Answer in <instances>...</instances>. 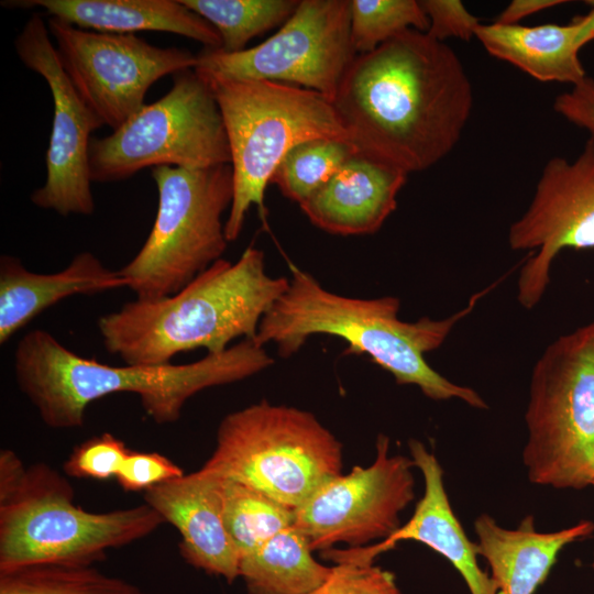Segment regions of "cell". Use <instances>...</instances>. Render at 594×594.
<instances>
[{
    "mask_svg": "<svg viewBox=\"0 0 594 594\" xmlns=\"http://www.w3.org/2000/svg\"><path fill=\"white\" fill-rule=\"evenodd\" d=\"M332 105L360 153L410 174L455 147L473 89L451 46L411 29L356 55Z\"/></svg>",
    "mask_w": 594,
    "mask_h": 594,
    "instance_id": "6da1fadb",
    "label": "cell"
},
{
    "mask_svg": "<svg viewBox=\"0 0 594 594\" xmlns=\"http://www.w3.org/2000/svg\"><path fill=\"white\" fill-rule=\"evenodd\" d=\"M13 358L19 389L53 429L80 428L92 402L117 393L138 395L155 424H174L199 392L243 381L274 363L254 338L187 364L116 366L78 355L42 329L26 332Z\"/></svg>",
    "mask_w": 594,
    "mask_h": 594,
    "instance_id": "7a4b0ae2",
    "label": "cell"
},
{
    "mask_svg": "<svg viewBox=\"0 0 594 594\" xmlns=\"http://www.w3.org/2000/svg\"><path fill=\"white\" fill-rule=\"evenodd\" d=\"M288 266V287L258 326L255 340L260 344L273 343L282 358H289L311 336L338 337L349 344V353L366 354L398 385H415L433 400L459 398L474 408H487L474 389L450 382L429 365L425 355L441 346L491 286L472 295L463 309L448 318L422 317L409 322L398 318L397 297H346L329 292L295 264Z\"/></svg>",
    "mask_w": 594,
    "mask_h": 594,
    "instance_id": "3957f363",
    "label": "cell"
},
{
    "mask_svg": "<svg viewBox=\"0 0 594 594\" xmlns=\"http://www.w3.org/2000/svg\"><path fill=\"white\" fill-rule=\"evenodd\" d=\"M289 278L266 272L262 250L248 246L235 262L220 258L177 293L135 299L98 319L106 350L125 364L163 365L199 348L221 353L254 339Z\"/></svg>",
    "mask_w": 594,
    "mask_h": 594,
    "instance_id": "277c9868",
    "label": "cell"
},
{
    "mask_svg": "<svg viewBox=\"0 0 594 594\" xmlns=\"http://www.w3.org/2000/svg\"><path fill=\"white\" fill-rule=\"evenodd\" d=\"M165 521L146 503L94 513L75 503L65 474L0 451V572L37 564L94 565Z\"/></svg>",
    "mask_w": 594,
    "mask_h": 594,
    "instance_id": "5b68a950",
    "label": "cell"
},
{
    "mask_svg": "<svg viewBox=\"0 0 594 594\" xmlns=\"http://www.w3.org/2000/svg\"><path fill=\"white\" fill-rule=\"evenodd\" d=\"M196 73L212 90L227 132L233 198L224 232L228 242H232L239 238L252 206L264 216L265 189L292 147L312 139H350L332 101L317 91L275 81Z\"/></svg>",
    "mask_w": 594,
    "mask_h": 594,
    "instance_id": "8992f818",
    "label": "cell"
},
{
    "mask_svg": "<svg viewBox=\"0 0 594 594\" xmlns=\"http://www.w3.org/2000/svg\"><path fill=\"white\" fill-rule=\"evenodd\" d=\"M342 468L341 442L312 413L261 400L224 416L200 469L295 510Z\"/></svg>",
    "mask_w": 594,
    "mask_h": 594,
    "instance_id": "52a82bcc",
    "label": "cell"
},
{
    "mask_svg": "<svg viewBox=\"0 0 594 594\" xmlns=\"http://www.w3.org/2000/svg\"><path fill=\"white\" fill-rule=\"evenodd\" d=\"M522 460L531 483H594V321L559 337L537 360L525 415Z\"/></svg>",
    "mask_w": 594,
    "mask_h": 594,
    "instance_id": "ba28073f",
    "label": "cell"
},
{
    "mask_svg": "<svg viewBox=\"0 0 594 594\" xmlns=\"http://www.w3.org/2000/svg\"><path fill=\"white\" fill-rule=\"evenodd\" d=\"M158 206L151 232L120 271L136 299L173 295L222 258L228 240L223 213L233 198L231 164L152 169Z\"/></svg>",
    "mask_w": 594,
    "mask_h": 594,
    "instance_id": "9c48e42d",
    "label": "cell"
},
{
    "mask_svg": "<svg viewBox=\"0 0 594 594\" xmlns=\"http://www.w3.org/2000/svg\"><path fill=\"white\" fill-rule=\"evenodd\" d=\"M221 112L208 84L193 69L173 75V87L111 134L92 139V183L130 178L145 167L189 169L230 164Z\"/></svg>",
    "mask_w": 594,
    "mask_h": 594,
    "instance_id": "30bf717a",
    "label": "cell"
},
{
    "mask_svg": "<svg viewBox=\"0 0 594 594\" xmlns=\"http://www.w3.org/2000/svg\"><path fill=\"white\" fill-rule=\"evenodd\" d=\"M356 56L350 0H299L292 16L261 44L235 53L204 48L196 70L239 80H266L333 100Z\"/></svg>",
    "mask_w": 594,
    "mask_h": 594,
    "instance_id": "8fae6325",
    "label": "cell"
},
{
    "mask_svg": "<svg viewBox=\"0 0 594 594\" xmlns=\"http://www.w3.org/2000/svg\"><path fill=\"white\" fill-rule=\"evenodd\" d=\"M47 28L76 90L112 131L145 106L154 82L197 65L187 50L154 46L134 34L84 30L54 18Z\"/></svg>",
    "mask_w": 594,
    "mask_h": 594,
    "instance_id": "7c38bea8",
    "label": "cell"
},
{
    "mask_svg": "<svg viewBox=\"0 0 594 594\" xmlns=\"http://www.w3.org/2000/svg\"><path fill=\"white\" fill-rule=\"evenodd\" d=\"M414 466L411 458L391 455L388 437L380 435L372 464L327 481L295 509L294 526L314 551L383 541L399 529L400 513L415 499Z\"/></svg>",
    "mask_w": 594,
    "mask_h": 594,
    "instance_id": "4fadbf2b",
    "label": "cell"
},
{
    "mask_svg": "<svg viewBox=\"0 0 594 594\" xmlns=\"http://www.w3.org/2000/svg\"><path fill=\"white\" fill-rule=\"evenodd\" d=\"M512 250L534 251L522 264L517 299L534 308L550 282V268L566 248H594V139L573 160L550 158L527 210L508 230Z\"/></svg>",
    "mask_w": 594,
    "mask_h": 594,
    "instance_id": "5bb4252c",
    "label": "cell"
},
{
    "mask_svg": "<svg viewBox=\"0 0 594 594\" xmlns=\"http://www.w3.org/2000/svg\"><path fill=\"white\" fill-rule=\"evenodd\" d=\"M21 62L47 82L54 103L46 152V179L31 195L38 208L63 217L95 211L89 148L91 133L103 125L76 90L50 38L47 24L31 15L14 41Z\"/></svg>",
    "mask_w": 594,
    "mask_h": 594,
    "instance_id": "9a60e30c",
    "label": "cell"
},
{
    "mask_svg": "<svg viewBox=\"0 0 594 594\" xmlns=\"http://www.w3.org/2000/svg\"><path fill=\"white\" fill-rule=\"evenodd\" d=\"M410 458L425 481L424 496L411 518L387 539L360 548L332 549L334 562L373 563L399 541H419L448 559L460 572L471 594H498L492 578L477 563L476 543L470 541L454 515L443 485V471L437 458L416 439L408 441Z\"/></svg>",
    "mask_w": 594,
    "mask_h": 594,
    "instance_id": "2e32d148",
    "label": "cell"
},
{
    "mask_svg": "<svg viewBox=\"0 0 594 594\" xmlns=\"http://www.w3.org/2000/svg\"><path fill=\"white\" fill-rule=\"evenodd\" d=\"M144 503L179 534V554L191 566L232 583L239 554L226 529L218 477L201 469L143 492Z\"/></svg>",
    "mask_w": 594,
    "mask_h": 594,
    "instance_id": "e0dca14e",
    "label": "cell"
},
{
    "mask_svg": "<svg viewBox=\"0 0 594 594\" xmlns=\"http://www.w3.org/2000/svg\"><path fill=\"white\" fill-rule=\"evenodd\" d=\"M407 176L356 152L299 206L314 226L328 233L373 234L396 209Z\"/></svg>",
    "mask_w": 594,
    "mask_h": 594,
    "instance_id": "ac0fdd59",
    "label": "cell"
},
{
    "mask_svg": "<svg viewBox=\"0 0 594 594\" xmlns=\"http://www.w3.org/2000/svg\"><path fill=\"white\" fill-rule=\"evenodd\" d=\"M122 287L128 283L120 271L107 267L91 252L78 253L65 268L51 274L29 271L20 258L4 254L0 257V343L65 298Z\"/></svg>",
    "mask_w": 594,
    "mask_h": 594,
    "instance_id": "d6986e66",
    "label": "cell"
},
{
    "mask_svg": "<svg viewBox=\"0 0 594 594\" xmlns=\"http://www.w3.org/2000/svg\"><path fill=\"white\" fill-rule=\"evenodd\" d=\"M4 7L42 8L51 18L84 30L133 34L140 31L175 33L221 48L218 31L180 0H18Z\"/></svg>",
    "mask_w": 594,
    "mask_h": 594,
    "instance_id": "ffe728a7",
    "label": "cell"
},
{
    "mask_svg": "<svg viewBox=\"0 0 594 594\" xmlns=\"http://www.w3.org/2000/svg\"><path fill=\"white\" fill-rule=\"evenodd\" d=\"M474 529L479 556L487 561L498 594H534L546 581L559 552L590 536L594 522L583 520L554 532H540L531 516L516 529H506L483 514L475 519Z\"/></svg>",
    "mask_w": 594,
    "mask_h": 594,
    "instance_id": "44dd1931",
    "label": "cell"
},
{
    "mask_svg": "<svg viewBox=\"0 0 594 594\" xmlns=\"http://www.w3.org/2000/svg\"><path fill=\"white\" fill-rule=\"evenodd\" d=\"M579 26L574 20L561 25L480 24L475 38L485 51L532 78L572 86L586 77L576 45Z\"/></svg>",
    "mask_w": 594,
    "mask_h": 594,
    "instance_id": "7402d4cb",
    "label": "cell"
},
{
    "mask_svg": "<svg viewBox=\"0 0 594 594\" xmlns=\"http://www.w3.org/2000/svg\"><path fill=\"white\" fill-rule=\"evenodd\" d=\"M312 551L307 537L289 526L240 559L239 578L249 594H309L331 572Z\"/></svg>",
    "mask_w": 594,
    "mask_h": 594,
    "instance_id": "603a6c76",
    "label": "cell"
},
{
    "mask_svg": "<svg viewBox=\"0 0 594 594\" xmlns=\"http://www.w3.org/2000/svg\"><path fill=\"white\" fill-rule=\"evenodd\" d=\"M217 477L223 522L240 559L294 525V509L249 485Z\"/></svg>",
    "mask_w": 594,
    "mask_h": 594,
    "instance_id": "cb8c5ba5",
    "label": "cell"
},
{
    "mask_svg": "<svg viewBox=\"0 0 594 594\" xmlns=\"http://www.w3.org/2000/svg\"><path fill=\"white\" fill-rule=\"evenodd\" d=\"M209 22L219 33L221 51L245 50L250 40L282 26L295 12L299 0H180Z\"/></svg>",
    "mask_w": 594,
    "mask_h": 594,
    "instance_id": "d4e9b609",
    "label": "cell"
},
{
    "mask_svg": "<svg viewBox=\"0 0 594 594\" xmlns=\"http://www.w3.org/2000/svg\"><path fill=\"white\" fill-rule=\"evenodd\" d=\"M0 594H152L95 565L37 564L0 572Z\"/></svg>",
    "mask_w": 594,
    "mask_h": 594,
    "instance_id": "484cf974",
    "label": "cell"
},
{
    "mask_svg": "<svg viewBox=\"0 0 594 594\" xmlns=\"http://www.w3.org/2000/svg\"><path fill=\"white\" fill-rule=\"evenodd\" d=\"M359 152L348 142L336 139H312L292 147L273 173L271 183L292 201L300 205Z\"/></svg>",
    "mask_w": 594,
    "mask_h": 594,
    "instance_id": "4316f807",
    "label": "cell"
},
{
    "mask_svg": "<svg viewBox=\"0 0 594 594\" xmlns=\"http://www.w3.org/2000/svg\"><path fill=\"white\" fill-rule=\"evenodd\" d=\"M350 18L356 55L370 53L407 30L429 29L417 0H350Z\"/></svg>",
    "mask_w": 594,
    "mask_h": 594,
    "instance_id": "83f0119b",
    "label": "cell"
},
{
    "mask_svg": "<svg viewBox=\"0 0 594 594\" xmlns=\"http://www.w3.org/2000/svg\"><path fill=\"white\" fill-rule=\"evenodd\" d=\"M130 451L121 439L103 432L76 446L64 462L63 471L66 476L76 479H116Z\"/></svg>",
    "mask_w": 594,
    "mask_h": 594,
    "instance_id": "f1b7e54d",
    "label": "cell"
},
{
    "mask_svg": "<svg viewBox=\"0 0 594 594\" xmlns=\"http://www.w3.org/2000/svg\"><path fill=\"white\" fill-rule=\"evenodd\" d=\"M309 594H402L395 576L373 563L338 562Z\"/></svg>",
    "mask_w": 594,
    "mask_h": 594,
    "instance_id": "f546056e",
    "label": "cell"
},
{
    "mask_svg": "<svg viewBox=\"0 0 594 594\" xmlns=\"http://www.w3.org/2000/svg\"><path fill=\"white\" fill-rule=\"evenodd\" d=\"M184 474L180 466L161 453L131 450L116 480L124 492H145Z\"/></svg>",
    "mask_w": 594,
    "mask_h": 594,
    "instance_id": "4dcf8cb0",
    "label": "cell"
},
{
    "mask_svg": "<svg viewBox=\"0 0 594 594\" xmlns=\"http://www.w3.org/2000/svg\"><path fill=\"white\" fill-rule=\"evenodd\" d=\"M420 4L429 20L426 32L437 41L444 42L449 37L470 41L475 37L481 24L459 0H421Z\"/></svg>",
    "mask_w": 594,
    "mask_h": 594,
    "instance_id": "1f68e13d",
    "label": "cell"
},
{
    "mask_svg": "<svg viewBox=\"0 0 594 594\" xmlns=\"http://www.w3.org/2000/svg\"><path fill=\"white\" fill-rule=\"evenodd\" d=\"M553 110L586 130L594 139V79L586 76L570 90L560 94L553 101Z\"/></svg>",
    "mask_w": 594,
    "mask_h": 594,
    "instance_id": "d6a6232c",
    "label": "cell"
},
{
    "mask_svg": "<svg viewBox=\"0 0 594 594\" xmlns=\"http://www.w3.org/2000/svg\"><path fill=\"white\" fill-rule=\"evenodd\" d=\"M565 2L563 0H514L498 14L495 22L519 24L521 20L530 15Z\"/></svg>",
    "mask_w": 594,
    "mask_h": 594,
    "instance_id": "836d02e7",
    "label": "cell"
},
{
    "mask_svg": "<svg viewBox=\"0 0 594 594\" xmlns=\"http://www.w3.org/2000/svg\"><path fill=\"white\" fill-rule=\"evenodd\" d=\"M586 3L592 6V10L585 15L573 19L579 26L576 45L580 50L594 40V1H586Z\"/></svg>",
    "mask_w": 594,
    "mask_h": 594,
    "instance_id": "e575fe53",
    "label": "cell"
},
{
    "mask_svg": "<svg viewBox=\"0 0 594 594\" xmlns=\"http://www.w3.org/2000/svg\"><path fill=\"white\" fill-rule=\"evenodd\" d=\"M592 485L594 486V483ZM592 568L594 569V559H593V562H592Z\"/></svg>",
    "mask_w": 594,
    "mask_h": 594,
    "instance_id": "d590c367",
    "label": "cell"
}]
</instances>
